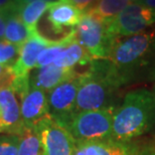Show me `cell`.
<instances>
[{"label": "cell", "instance_id": "obj_1", "mask_svg": "<svg viewBox=\"0 0 155 155\" xmlns=\"http://www.w3.org/2000/svg\"><path fill=\"white\" fill-rule=\"evenodd\" d=\"M121 85H132L155 80V33L118 38L109 58Z\"/></svg>", "mask_w": 155, "mask_h": 155}, {"label": "cell", "instance_id": "obj_2", "mask_svg": "<svg viewBox=\"0 0 155 155\" xmlns=\"http://www.w3.org/2000/svg\"><path fill=\"white\" fill-rule=\"evenodd\" d=\"M151 132H155V92L138 89L127 93L114 112L111 139L132 141Z\"/></svg>", "mask_w": 155, "mask_h": 155}, {"label": "cell", "instance_id": "obj_3", "mask_svg": "<svg viewBox=\"0 0 155 155\" xmlns=\"http://www.w3.org/2000/svg\"><path fill=\"white\" fill-rule=\"evenodd\" d=\"M121 87L116 71L108 58L93 60L89 69L82 73L75 113L114 108V99Z\"/></svg>", "mask_w": 155, "mask_h": 155}, {"label": "cell", "instance_id": "obj_4", "mask_svg": "<svg viewBox=\"0 0 155 155\" xmlns=\"http://www.w3.org/2000/svg\"><path fill=\"white\" fill-rule=\"evenodd\" d=\"M116 108L82 111L73 114L64 124L77 143L104 141L112 138L113 118Z\"/></svg>", "mask_w": 155, "mask_h": 155}, {"label": "cell", "instance_id": "obj_5", "mask_svg": "<svg viewBox=\"0 0 155 155\" xmlns=\"http://www.w3.org/2000/svg\"><path fill=\"white\" fill-rule=\"evenodd\" d=\"M77 40L82 45L93 60L109 58L116 38L109 31V21L103 19L92 10L84 12L75 28Z\"/></svg>", "mask_w": 155, "mask_h": 155}, {"label": "cell", "instance_id": "obj_6", "mask_svg": "<svg viewBox=\"0 0 155 155\" xmlns=\"http://www.w3.org/2000/svg\"><path fill=\"white\" fill-rule=\"evenodd\" d=\"M155 23V12L141 2H130L117 16L109 21V31L114 38H126L142 33Z\"/></svg>", "mask_w": 155, "mask_h": 155}, {"label": "cell", "instance_id": "obj_7", "mask_svg": "<svg viewBox=\"0 0 155 155\" xmlns=\"http://www.w3.org/2000/svg\"><path fill=\"white\" fill-rule=\"evenodd\" d=\"M42 147V155H73L77 141L66 127L51 116L35 125Z\"/></svg>", "mask_w": 155, "mask_h": 155}, {"label": "cell", "instance_id": "obj_8", "mask_svg": "<svg viewBox=\"0 0 155 155\" xmlns=\"http://www.w3.org/2000/svg\"><path fill=\"white\" fill-rule=\"evenodd\" d=\"M81 78L82 73H79L48 93V115L57 122L64 124L75 113Z\"/></svg>", "mask_w": 155, "mask_h": 155}, {"label": "cell", "instance_id": "obj_9", "mask_svg": "<svg viewBox=\"0 0 155 155\" xmlns=\"http://www.w3.org/2000/svg\"><path fill=\"white\" fill-rule=\"evenodd\" d=\"M20 103L21 120L24 127H33L48 116V94L31 83L16 93Z\"/></svg>", "mask_w": 155, "mask_h": 155}, {"label": "cell", "instance_id": "obj_10", "mask_svg": "<svg viewBox=\"0 0 155 155\" xmlns=\"http://www.w3.org/2000/svg\"><path fill=\"white\" fill-rule=\"evenodd\" d=\"M57 40L45 38L38 31V29L33 30L28 39L20 46L18 58L11 67L13 76L21 77L29 75L30 71L35 69L40 52Z\"/></svg>", "mask_w": 155, "mask_h": 155}, {"label": "cell", "instance_id": "obj_11", "mask_svg": "<svg viewBox=\"0 0 155 155\" xmlns=\"http://www.w3.org/2000/svg\"><path fill=\"white\" fill-rule=\"evenodd\" d=\"M23 128L20 103L11 86L0 89V134H18Z\"/></svg>", "mask_w": 155, "mask_h": 155}, {"label": "cell", "instance_id": "obj_12", "mask_svg": "<svg viewBox=\"0 0 155 155\" xmlns=\"http://www.w3.org/2000/svg\"><path fill=\"white\" fill-rule=\"evenodd\" d=\"M83 12L69 0H57L48 10L46 20L54 33H61L66 28H75L80 22Z\"/></svg>", "mask_w": 155, "mask_h": 155}, {"label": "cell", "instance_id": "obj_13", "mask_svg": "<svg viewBox=\"0 0 155 155\" xmlns=\"http://www.w3.org/2000/svg\"><path fill=\"white\" fill-rule=\"evenodd\" d=\"M78 74L79 72H77L75 69H64L51 64L38 68L36 73L30 78V83L48 94L58 85L75 77Z\"/></svg>", "mask_w": 155, "mask_h": 155}, {"label": "cell", "instance_id": "obj_14", "mask_svg": "<svg viewBox=\"0 0 155 155\" xmlns=\"http://www.w3.org/2000/svg\"><path fill=\"white\" fill-rule=\"evenodd\" d=\"M92 61L93 58L75 38L55 58L54 64L64 69H75L77 66L90 64Z\"/></svg>", "mask_w": 155, "mask_h": 155}, {"label": "cell", "instance_id": "obj_15", "mask_svg": "<svg viewBox=\"0 0 155 155\" xmlns=\"http://www.w3.org/2000/svg\"><path fill=\"white\" fill-rule=\"evenodd\" d=\"M31 32V30H29L21 20L18 12H11L6 15L4 40L12 45L21 46L28 39Z\"/></svg>", "mask_w": 155, "mask_h": 155}, {"label": "cell", "instance_id": "obj_16", "mask_svg": "<svg viewBox=\"0 0 155 155\" xmlns=\"http://www.w3.org/2000/svg\"><path fill=\"white\" fill-rule=\"evenodd\" d=\"M149 147H143L132 141H117L114 139L100 142L99 155H145Z\"/></svg>", "mask_w": 155, "mask_h": 155}, {"label": "cell", "instance_id": "obj_17", "mask_svg": "<svg viewBox=\"0 0 155 155\" xmlns=\"http://www.w3.org/2000/svg\"><path fill=\"white\" fill-rule=\"evenodd\" d=\"M52 2L42 1V0H35L29 2L27 4L21 6L18 11V14L23 21V23L28 27L29 30L38 29V24L41 16L48 10Z\"/></svg>", "mask_w": 155, "mask_h": 155}, {"label": "cell", "instance_id": "obj_18", "mask_svg": "<svg viewBox=\"0 0 155 155\" xmlns=\"http://www.w3.org/2000/svg\"><path fill=\"white\" fill-rule=\"evenodd\" d=\"M17 135L19 137L17 155H42L41 142L35 126H23Z\"/></svg>", "mask_w": 155, "mask_h": 155}, {"label": "cell", "instance_id": "obj_19", "mask_svg": "<svg viewBox=\"0 0 155 155\" xmlns=\"http://www.w3.org/2000/svg\"><path fill=\"white\" fill-rule=\"evenodd\" d=\"M130 3L129 0H98L92 10L98 16L107 21L114 19Z\"/></svg>", "mask_w": 155, "mask_h": 155}, {"label": "cell", "instance_id": "obj_20", "mask_svg": "<svg viewBox=\"0 0 155 155\" xmlns=\"http://www.w3.org/2000/svg\"><path fill=\"white\" fill-rule=\"evenodd\" d=\"M20 46L2 39L0 40V64L12 67L19 55Z\"/></svg>", "mask_w": 155, "mask_h": 155}, {"label": "cell", "instance_id": "obj_21", "mask_svg": "<svg viewBox=\"0 0 155 155\" xmlns=\"http://www.w3.org/2000/svg\"><path fill=\"white\" fill-rule=\"evenodd\" d=\"M18 144L17 134H0V155H17Z\"/></svg>", "mask_w": 155, "mask_h": 155}, {"label": "cell", "instance_id": "obj_22", "mask_svg": "<svg viewBox=\"0 0 155 155\" xmlns=\"http://www.w3.org/2000/svg\"><path fill=\"white\" fill-rule=\"evenodd\" d=\"M101 141H88L77 143L73 155H99Z\"/></svg>", "mask_w": 155, "mask_h": 155}, {"label": "cell", "instance_id": "obj_23", "mask_svg": "<svg viewBox=\"0 0 155 155\" xmlns=\"http://www.w3.org/2000/svg\"><path fill=\"white\" fill-rule=\"evenodd\" d=\"M13 78L14 76L12 74L10 67L0 64V89L4 88V87L11 86Z\"/></svg>", "mask_w": 155, "mask_h": 155}, {"label": "cell", "instance_id": "obj_24", "mask_svg": "<svg viewBox=\"0 0 155 155\" xmlns=\"http://www.w3.org/2000/svg\"><path fill=\"white\" fill-rule=\"evenodd\" d=\"M69 1L84 13L94 7L98 0H69Z\"/></svg>", "mask_w": 155, "mask_h": 155}, {"label": "cell", "instance_id": "obj_25", "mask_svg": "<svg viewBox=\"0 0 155 155\" xmlns=\"http://www.w3.org/2000/svg\"><path fill=\"white\" fill-rule=\"evenodd\" d=\"M0 12L7 15L11 12H18V7L14 0H0Z\"/></svg>", "mask_w": 155, "mask_h": 155}, {"label": "cell", "instance_id": "obj_26", "mask_svg": "<svg viewBox=\"0 0 155 155\" xmlns=\"http://www.w3.org/2000/svg\"><path fill=\"white\" fill-rule=\"evenodd\" d=\"M5 26H6V15L4 13H2V12H0V40L4 39Z\"/></svg>", "mask_w": 155, "mask_h": 155}, {"label": "cell", "instance_id": "obj_27", "mask_svg": "<svg viewBox=\"0 0 155 155\" xmlns=\"http://www.w3.org/2000/svg\"><path fill=\"white\" fill-rule=\"evenodd\" d=\"M32 1H35V0H14L15 4H16V6L18 7V11H19V8L21 7V6L25 5L27 4V3L29 2H32ZM42 1H48V2H54L57 1V0H42Z\"/></svg>", "mask_w": 155, "mask_h": 155}, {"label": "cell", "instance_id": "obj_28", "mask_svg": "<svg viewBox=\"0 0 155 155\" xmlns=\"http://www.w3.org/2000/svg\"><path fill=\"white\" fill-rule=\"evenodd\" d=\"M140 2L143 5L146 6V7H148L152 11L155 12V0H141Z\"/></svg>", "mask_w": 155, "mask_h": 155}, {"label": "cell", "instance_id": "obj_29", "mask_svg": "<svg viewBox=\"0 0 155 155\" xmlns=\"http://www.w3.org/2000/svg\"><path fill=\"white\" fill-rule=\"evenodd\" d=\"M145 155H155V149H153V148H149L147 152L145 153Z\"/></svg>", "mask_w": 155, "mask_h": 155}, {"label": "cell", "instance_id": "obj_30", "mask_svg": "<svg viewBox=\"0 0 155 155\" xmlns=\"http://www.w3.org/2000/svg\"><path fill=\"white\" fill-rule=\"evenodd\" d=\"M130 2H140L141 0H129Z\"/></svg>", "mask_w": 155, "mask_h": 155}]
</instances>
